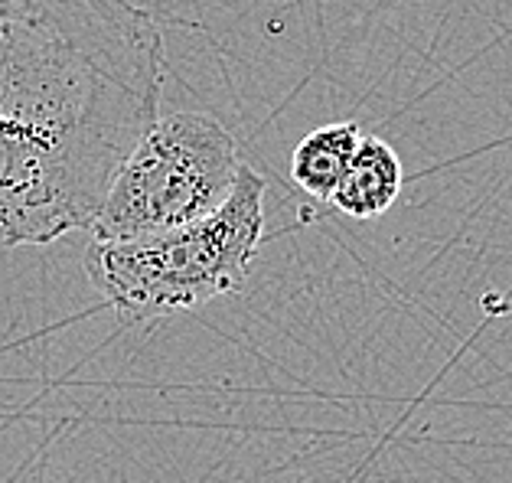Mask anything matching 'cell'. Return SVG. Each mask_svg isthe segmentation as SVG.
<instances>
[{"label": "cell", "instance_id": "obj_3", "mask_svg": "<svg viewBox=\"0 0 512 483\" xmlns=\"http://www.w3.org/2000/svg\"><path fill=\"white\" fill-rule=\"evenodd\" d=\"M242 157L235 134L206 111L160 115L121 164L92 242H131L212 216L232 196Z\"/></svg>", "mask_w": 512, "mask_h": 483}, {"label": "cell", "instance_id": "obj_4", "mask_svg": "<svg viewBox=\"0 0 512 483\" xmlns=\"http://www.w3.org/2000/svg\"><path fill=\"white\" fill-rule=\"evenodd\" d=\"M402 160L392 151L389 141L376 134H362L346 177L330 196V203L349 219H379L395 206L402 193Z\"/></svg>", "mask_w": 512, "mask_h": 483}, {"label": "cell", "instance_id": "obj_1", "mask_svg": "<svg viewBox=\"0 0 512 483\" xmlns=\"http://www.w3.org/2000/svg\"><path fill=\"white\" fill-rule=\"evenodd\" d=\"M164 79V33L134 0H0V249L92 229Z\"/></svg>", "mask_w": 512, "mask_h": 483}, {"label": "cell", "instance_id": "obj_2", "mask_svg": "<svg viewBox=\"0 0 512 483\" xmlns=\"http://www.w3.org/2000/svg\"><path fill=\"white\" fill-rule=\"evenodd\" d=\"M268 183L242 164L232 196L190 226L131 242H92L85 271L128 324L196 311L242 288L265 239Z\"/></svg>", "mask_w": 512, "mask_h": 483}, {"label": "cell", "instance_id": "obj_5", "mask_svg": "<svg viewBox=\"0 0 512 483\" xmlns=\"http://www.w3.org/2000/svg\"><path fill=\"white\" fill-rule=\"evenodd\" d=\"M362 141L356 121H336L304 134L291 154V177L314 200H330L346 177L353 154Z\"/></svg>", "mask_w": 512, "mask_h": 483}]
</instances>
